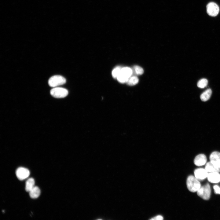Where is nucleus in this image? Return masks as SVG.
Segmentation results:
<instances>
[{
    "instance_id": "nucleus-1",
    "label": "nucleus",
    "mask_w": 220,
    "mask_h": 220,
    "mask_svg": "<svg viewBox=\"0 0 220 220\" xmlns=\"http://www.w3.org/2000/svg\"><path fill=\"white\" fill-rule=\"evenodd\" d=\"M186 184L189 190L192 192H197L201 187V185L198 180L193 175L188 177Z\"/></svg>"
},
{
    "instance_id": "nucleus-2",
    "label": "nucleus",
    "mask_w": 220,
    "mask_h": 220,
    "mask_svg": "<svg viewBox=\"0 0 220 220\" xmlns=\"http://www.w3.org/2000/svg\"><path fill=\"white\" fill-rule=\"evenodd\" d=\"M132 75V71L131 68L128 67L122 68L117 79L121 83H126L129 78Z\"/></svg>"
},
{
    "instance_id": "nucleus-3",
    "label": "nucleus",
    "mask_w": 220,
    "mask_h": 220,
    "mask_svg": "<svg viewBox=\"0 0 220 220\" xmlns=\"http://www.w3.org/2000/svg\"><path fill=\"white\" fill-rule=\"evenodd\" d=\"M66 82L65 79L60 75H55L51 77L49 80V85L53 87H57L65 84Z\"/></svg>"
},
{
    "instance_id": "nucleus-4",
    "label": "nucleus",
    "mask_w": 220,
    "mask_h": 220,
    "mask_svg": "<svg viewBox=\"0 0 220 220\" xmlns=\"http://www.w3.org/2000/svg\"><path fill=\"white\" fill-rule=\"evenodd\" d=\"M51 95L53 97L62 98L66 97L68 94V91L66 89L60 87H55L50 91Z\"/></svg>"
},
{
    "instance_id": "nucleus-5",
    "label": "nucleus",
    "mask_w": 220,
    "mask_h": 220,
    "mask_svg": "<svg viewBox=\"0 0 220 220\" xmlns=\"http://www.w3.org/2000/svg\"><path fill=\"white\" fill-rule=\"evenodd\" d=\"M198 195L204 200H207L210 198L211 188L208 183L200 187L197 191Z\"/></svg>"
},
{
    "instance_id": "nucleus-6",
    "label": "nucleus",
    "mask_w": 220,
    "mask_h": 220,
    "mask_svg": "<svg viewBox=\"0 0 220 220\" xmlns=\"http://www.w3.org/2000/svg\"><path fill=\"white\" fill-rule=\"evenodd\" d=\"M207 12L210 16H215L218 14L219 9L218 6L215 3L210 2L207 6Z\"/></svg>"
},
{
    "instance_id": "nucleus-7",
    "label": "nucleus",
    "mask_w": 220,
    "mask_h": 220,
    "mask_svg": "<svg viewBox=\"0 0 220 220\" xmlns=\"http://www.w3.org/2000/svg\"><path fill=\"white\" fill-rule=\"evenodd\" d=\"M29 170L23 167H20L16 170V174L17 178L20 180H23L27 178L30 175Z\"/></svg>"
},
{
    "instance_id": "nucleus-8",
    "label": "nucleus",
    "mask_w": 220,
    "mask_h": 220,
    "mask_svg": "<svg viewBox=\"0 0 220 220\" xmlns=\"http://www.w3.org/2000/svg\"><path fill=\"white\" fill-rule=\"evenodd\" d=\"M195 177L198 180H203L207 177L208 172L205 169L200 168L196 169L194 172Z\"/></svg>"
},
{
    "instance_id": "nucleus-9",
    "label": "nucleus",
    "mask_w": 220,
    "mask_h": 220,
    "mask_svg": "<svg viewBox=\"0 0 220 220\" xmlns=\"http://www.w3.org/2000/svg\"><path fill=\"white\" fill-rule=\"evenodd\" d=\"M210 162L213 164L220 166V152L215 151L212 152L210 156Z\"/></svg>"
},
{
    "instance_id": "nucleus-10",
    "label": "nucleus",
    "mask_w": 220,
    "mask_h": 220,
    "mask_svg": "<svg viewBox=\"0 0 220 220\" xmlns=\"http://www.w3.org/2000/svg\"><path fill=\"white\" fill-rule=\"evenodd\" d=\"M207 161V158L204 154H200L195 157L194 163V164L198 166L204 165Z\"/></svg>"
},
{
    "instance_id": "nucleus-11",
    "label": "nucleus",
    "mask_w": 220,
    "mask_h": 220,
    "mask_svg": "<svg viewBox=\"0 0 220 220\" xmlns=\"http://www.w3.org/2000/svg\"><path fill=\"white\" fill-rule=\"evenodd\" d=\"M218 172H210L207 177L208 181L212 183H217L220 182V174Z\"/></svg>"
},
{
    "instance_id": "nucleus-12",
    "label": "nucleus",
    "mask_w": 220,
    "mask_h": 220,
    "mask_svg": "<svg viewBox=\"0 0 220 220\" xmlns=\"http://www.w3.org/2000/svg\"><path fill=\"white\" fill-rule=\"evenodd\" d=\"M205 169L208 172H220V166L215 165L210 162L207 163Z\"/></svg>"
},
{
    "instance_id": "nucleus-13",
    "label": "nucleus",
    "mask_w": 220,
    "mask_h": 220,
    "mask_svg": "<svg viewBox=\"0 0 220 220\" xmlns=\"http://www.w3.org/2000/svg\"><path fill=\"white\" fill-rule=\"evenodd\" d=\"M40 192L39 188L38 186H35L29 192V194L31 198L35 199L38 198L39 196Z\"/></svg>"
},
{
    "instance_id": "nucleus-14",
    "label": "nucleus",
    "mask_w": 220,
    "mask_h": 220,
    "mask_svg": "<svg viewBox=\"0 0 220 220\" xmlns=\"http://www.w3.org/2000/svg\"><path fill=\"white\" fill-rule=\"evenodd\" d=\"M211 94L212 91L211 89H209L207 90L200 95L201 100L203 101L208 100L210 98Z\"/></svg>"
},
{
    "instance_id": "nucleus-15",
    "label": "nucleus",
    "mask_w": 220,
    "mask_h": 220,
    "mask_svg": "<svg viewBox=\"0 0 220 220\" xmlns=\"http://www.w3.org/2000/svg\"><path fill=\"white\" fill-rule=\"evenodd\" d=\"M35 181L32 178L28 179L26 182L25 189L28 192H29L34 186Z\"/></svg>"
},
{
    "instance_id": "nucleus-16",
    "label": "nucleus",
    "mask_w": 220,
    "mask_h": 220,
    "mask_svg": "<svg viewBox=\"0 0 220 220\" xmlns=\"http://www.w3.org/2000/svg\"><path fill=\"white\" fill-rule=\"evenodd\" d=\"M132 75H141L144 73L143 69L141 67L138 66H134L132 68Z\"/></svg>"
},
{
    "instance_id": "nucleus-17",
    "label": "nucleus",
    "mask_w": 220,
    "mask_h": 220,
    "mask_svg": "<svg viewBox=\"0 0 220 220\" xmlns=\"http://www.w3.org/2000/svg\"><path fill=\"white\" fill-rule=\"evenodd\" d=\"M139 81L138 78L136 76H131L129 78L126 83L129 86H134L137 84Z\"/></svg>"
},
{
    "instance_id": "nucleus-18",
    "label": "nucleus",
    "mask_w": 220,
    "mask_h": 220,
    "mask_svg": "<svg viewBox=\"0 0 220 220\" xmlns=\"http://www.w3.org/2000/svg\"><path fill=\"white\" fill-rule=\"evenodd\" d=\"M122 68L120 66H117L113 70L112 75L114 78L117 79L120 74Z\"/></svg>"
},
{
    "instance_id": "nucleus-19",
    "label": "nucleus",
    "mask_w": 220,
    "mask_h": 220,
    "mask_svg": "<svg viewBox=\"0 0 220 220\" xmlns=\"http://www.w3.org/2000/svg\"><path fill=\"white\" fill-rule=\"evenodd\" d=\"M208 84V81L206 79H202L198 82L197 86L199 88H203L205 87Z\"/></svg>"
},
{
    "instance_id": "nucleus-20",
    "label": "nucleus",
    "mask_w": 220,
    "mask_h": 220,
    "mask_svg": "<svg viewBox=\"0 0 220 220\" xmlns=\"http://www.w3.org/2000/svg\"><path fill=\"white\" fill-rule=\"evenodd\" d=\"M215 192L216 194H220V188L217 185L214 186L213 187Z\"/></svg>"
},
{
    "instance_id": "nucleus-21",
    "label": "nucleus",
    "mask_w": 220,
    "mask_h": 220,
    "mask_svg": "<svg viewBox=\"0 0 220 220\" xmlns=\"http://www.w3.org/2000/svg\"><path fill=\"white\" fill-rule=\"evenodd\" d=\"M163 219V217L160 215H158L155 217L151 218V220H162Z\"/></svg>"
}]
</instances>
